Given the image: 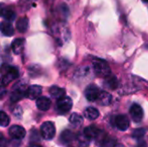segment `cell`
Instances as JSON below:
<instances>
[{
  "mask_svg": "<svg viewBox=\"0 0 148 147\" xmlns=\"http://www.w3.org/2000/svg\"><path fill=\"white\" fill-rule=\"evenodd\" d=\"M93 67L95 73L101 77H108L111 74L110 68L104 60L95 59L93 61Z\"/></svg>",
  "mask_w": 148,
  "mask_h": 147,
  "instance_id": "6da1fadb",
  "label": "cell"
},
{
  "mask_svg": "<svg viewBox=\"0 0 148 147\" xmlns=\"http://www.w3.org/2000/svg\"><path fill=\"white\" fill-rule=\"evenodd\" d=\"M56 127L53 122L46 121L41 126V135L46 140H50L55 137Z\"/></svg>",
  "mask_w": 148,
  "mask_h": 147,
  "instance_id": "7a4b0ae2",
  "label": "cell"
},
{
  "mask_svg": "<svg viewBox=\"0 0 148 147\" xmlns=\"http://www.w3.org/2000/svg\"><path fill=\"white\" fill-rule=\"evenodd\" d=\"M27 89L28 88L25 86V84L17 83L13 88V91L11 92V94H10V101L12 102H16L20 101L21 99H23V97L26 95Z\"/></svg>",
  "mask_w": 148,
  "mask_h": 147,
  "instance_id": "3957f363",
  "label": "cell"
},
{
  "mask_svg": "<svg viewBox=\"0 0 148 147\" xmlns=\"http://www.w3.org/2000/svg\"><path fill=\"white\" fill-rule=\"evenodd\" d=\"M72 105H73V101L71 98L68 96H64L63 98L57 101L56 108L60 113H67L71 110Z\"/></svg>",
  "mask_w": 148,
  "mask_h": 147,
  "instance_id": "277c9868",
  "label": "cell"
},
{
  "mask_svg": "<svg viewBox=\"0 0 148 147\" xmlns=\"http://www.w3.org/2000/svg\"><path fill=\"white\" fill-rule=\"evenodd\" d=\"M18 75H19V73H18L17 68H16L14 67H9L6 69L5 74L3 75V77H2V84L3 86L8 85L14 79H16V77H18Z\"/></svg>",
  "mask_w": 148,
  "mask_h": 147,
  "instance_id": "5b68a950",
  "label": "cell"
},
{
  "mask_svg": "<svg viewBox=\"0 0 148 147\" xmlns=\"http://www.w3.org/2000/svg\"><path fill=\"white\" fill-rule=\"evenodd\" d=\"M9 134L12 139H16V140H20V139H23L25 137L26 131L21 126L15 125V126H12L9 129Z\"/></svg>",
  "mask_w": 148,
  "mask_h": 147,
  "instance_id": "8992f818",
  "label": "cell"
},
{
  "mask_svg": "<svg viewBox=\"0 0 148 147\" xmlns=\"http://www.w3.org/2000/svg\"><path fill=\"white\" fill-rule=\"evenodd\" d=\"M130 114L134 122H140L144 116V112L142 107L138 104H134L130 108Z\"/></svg>",
  "mask_w": 148,
  "mask_h": 147,
  "instance_id": "52a82bcc",
  "label": "cell"
},
{
  "mask_svg": "<svg viewBox=\"0 0 148 147\" xmlns=\"http://www.w3.org/2000/svg\"><path fill=\"white\" fill-rule=\"evenodd\" d=\"M100 93H101V91L96 86L90 85L85 90V97L89 101H97Z\"/></svg>",
  "mask_w": 148,
  "mask_h": 147,
  "instance_id": "ba28073f",
  "label": "cell"
},
{
  "mask_svg": "<svg viewBox=\"0 0 148 147\" xmlns=\"http://www.w3.org/2000/svg\"><path fill=\"white\" fill-rule=\"evenodd\" d=\"M42 92V88L41 86L38 85H33L30 86L28 89H27V93H26V96L29 99V100H37L38 98L41 97Z\"/></svg>",
  "mask_w": 148,
  "mask_h": 147,
  "instance_id": "9c48e42d",
  "label": "cell"
},
{
  "mask_svg": "<svg viewBox=\"0 0 148 147\" xmlns=\"http://www.w3.org/2000/svg\"><path fill=\"white\" fill-rule=\"evenodd\" d=\"M83 133L85 134V136L88 139H89L91 140V139H100L101 135L102 134V132L100 129H98L97 127H95L94 126H90L84 129Z\"/></svg>",
  "mask_w": 148,
  "mask_h": 147,
  "instance_id": "30bf717a",
  "label": "cell"
},
{
  "mask_svg": "<svg viewBox=\"0 0 148 147\" xmlns=\"http://www.w3.org/2000/svg\"><path fill=\"white\" fill-rule=\"evenodd\" d=\"M129 120L126 115H118L115 119V125L121 131H127L129 127Z\"/></svg>",
  "mask_w": 148,
  "mask_h": 147,
  "instance_id": "8fae6325",
  "label": "cell"
},
{
  "mask_svg": "<svg viewBox=\"0 0 148 147\" xmlns=\"http://www.w3.org/2000/svg\"><path fill=\"white\" fill-rule=\"evenodd\" d=\"M25 40L23 38H16L12 42L11 49L16 55H19L23 52L24 48Z\"/></svg>",
  "mask_w": 148,
  "mask_h": 147,
  "instance_id": "7c38bea8",
  "label": "cell"
},
{
  "mask_svg": "<svg viewBox=\"0 0 148 147\" xmlns=\"http://www.w3.org/2000/svg\"><path fill=\"white\" fill-rule=\"evenodd\" d=\"M51 101L49 98L45 96H41L36 100V107L41 111H47L49 109Z\"/></svg>",
  "mask_w": 148,
  "mask_h": 147,
  "instance_id": "4fadbf2b",
  "label": "cell"
},
{
  "mask_svg": "<svg viewBox=\"0 0 148 147\" xmlns=\"http://www.w3.org/2000/svg\"><path fill=\"white\" fill-rule=\"evenodd\" d=\"M98 103L101 106H108L112 101V95L106 91H101L100 95L97 100Z\"/></svg>",
  "mask_w": 148,
  "mask_h": 147,
  "instance_id": "5bb4252c",
  "label": "cell"
},
{
  "mask_svg": "<svg viewBox=\"0 0 148 147\" xmlns=\"http://www.w3.org/2000/svg\"><path fill=\"white\" fill-rule=\"evenodd\" d=\"M16 27L19 32L25 33L29 29V19L27 17L19 18L16 23Z\"/></svg>",
  "mask_w": 148,
  "mask_h": 147,
  "instance_id": "9a60e30c",
  "label": "cell"
},
{
  "mask_svg": "<svg viewBox=\"0 0 148 147\" xmlns=\"http://www.w3.org/2000/svg\"><path fill=\"white\" fill-rule=\"evenodd\" d=\"M1 31L2 34L6 36H11L14 34V28L10 22H2L1 23Z\"/></svg>",
  "mask_w": 148,
  "mask_h": 147,
  "instance_id": "2e32d148",
  "label": "cell"
},
{
  "mask_svg": "<svg viewBox=\"0 0 148 147\" xmlns=\"http://www.w3.org/2000/svg\"><path fill=\"white\" fill-rule=\"evenodd\" d=\"M49 94H50V95L53 98L57 99V100H60V99H62V98L64 97V95H65V90L63 88H60L58 87L54 86V87H51L49 88Z\"/></svg>",
  "mask_w": 148,
  "mask_h": 147,
  "instance_id": "e0dca14e",
  "label": "cell"
},
{
  "mask_svg": "<svg viewBox=\"0 0 148 147\" xmlns=\"http://www.w3.org/2000/svg\"><path fill=\"white\" fill-rule=\"evenodd\" d=\"M84 116L89 120H94L99 117V111L95 107H88L84 111Z\"/></svg>",
  "mask_w": 148,
  "mask_h": 147,
  "instance_id": "ac0fdd59",
  "label": "cell"
},
{
  "mask_svg": "<svg viewBox=\"0 0 148 147\" xmlns=\"http://www.w3.org/2000/svg\"><path fill=\"white\" fill-rule=\"evenodd\" d=\"M104 85L108 89H115L118 87V81L114 76L110 75L108 77H106V80L104 81Z\"/></svg>",
  "mask_w": 148,
  "mask_h": 147,
  "instance_id": "d6986e66",
  "label": "cell"
},
{
  "mask_svg": "<svg viewBox=\"0 0 148 147\" xmlns=\"http://www.w3.org/2000/svg\"><path fill=\"white\" fill-rule=\"evenodd\" d=\"M1 16L4 18L7 22H12L16 18V13L14 10L10 9H3L1 12Z\"/></svg>",
  "mask_w": 148,
  "mask_h": 147,
  "instance_id": "ffe728a7",
  "label": "cell"
},
{
  "mask_svg": "<svg viewBox=\"0 0 148 147\" xmlns=\"http://www.w3.org/2000/svg\"><path fill=\"white\" fill-rule=\"evenodd\" d=\"M75 139V135L74 133L69 131V130H65L64 132H62V133L61 134V140L65 143V144H68L69 142H71L73 139Z\"/></svg>",
  "mask_w": 148,
  "mask_h": 147,
  "instance_id": "44dd1931",
  "label": "cell"
},
{
  "mask_svg": "<svg viewBox=\"0 0 148 147\" xmlns=\"http://www.w3.org/2000/svg\"><path fill=\"white\" fill-rule=\"evenodd\" d=\"M116 141L110 137H103L100 142V147H115Z\"/></svg>",
  "mask_w": 148,
  "mask_h": 147,
  "instance_id": "7402d4cb",
  "label": "cell"
},
{
  "mask_svg": "<svg viewBox=\"0 0 148 147\" xmlns=\"http://www.w3.org/2000/svg\"><path fill=\"white\" fill-rule=\"evenodd\" d=\"M69 122L74 126H80L83 122V118L78 113H72L69 117Z\"/></svg>",
  "mask_w": 148,
  "mask_h": 147,
  "instance_id": "603a6c76",
  "label": "cell"
},
{
  "mask_svg": "<svg viewBox=\"0 0 148 147\" xmlns=\"http://www.w3.org/2000/svg\"><path fill=\"white\" fill-rule=\"evenodd\" d=\"M77 141L79 147H88L90 143V139H88L84 133H80L77 136Z\"/></svg>",
  "mask_w": 148,
  "mask_h": 147,
  "instance_id": "cb8c5ba5",
  "label": "cell"
},
{
  "mask_svg": "<svg viewBox=\"0 0 148 147\" xmlns=\"http://www.w3.org/2000/svg\"><path fill=\"white\" fill-rule=\"evenodd\" d=\"M146 134V130L144 128H138L134 131L133 133V138L138 140H140Z\"/></svg>",
  "mask_w": 148,
  "mask_h": 147,
  "instance_id": "d4e9b609",
  "label": "cell"
},
{
  "mask_svg": "<svg viewBox=\"0 0 148 147\" xmlns=\"http://www.w3.org/2000/svg\"><path fill=\"white\" fill-rule=\"evenodd\" d=\"M10 123V119L8 117V115L4 113V112H1L0 113V124L3 127H5L9 125Z\"/></svg>",
  "mask_w": 148,
  "mask_h": 147,
  "instance_id": "484cf974",
  "label": "cell"
},
{
  "mask_svg": "<svg viewBox=\"0 0 148 147\" xmlns=\"http://www.w3.org/2000/svg\"><path fill=\"white\" fill-rule=\"evenodd\" d=\"M39 140V136H38V133L36 132V130H33L31 132V135H30V141L31 142H34V141H38Z\"/></svg>",
  "mask_w": 148,
  "mask_h": 147,
  "instance_id": "4316f807",
  "label": "cell"
},
{
  "mask_svg": "<svg viewBox=\"0 0 148 147\" xmlns=\"http://www.w3.org/2000/svg\"><path fill=\"white\" fill-rule=\"evenodd\" d=\"M6 141H5V139L3 138V136L1 134V143H0V146L1 147H6Z\"/></svg>",
  "mask_w": 148,
  "mask_h": 147,
  "instance_id": "83f0119b",
  "label": "cell"
},
{
  "mask_svg": "<svg viewBox=\"0 0 148 147\" xmlns=\"http://www.w3.org/2000/svg\"><path fill=\"white\" fill-rule=\"evenodd\" d=\"M137 147H147V143H146L144 140H140V141L138 143Z\"/></svg>",
  "mask_w": 148,
  "mask_h": 147,
  "instance_id": "f1b7e54d",
  "label": "cell"
},
{
  "mask_svg": "<svg viewBox=\"0 0 148 147\" xmlns=\"http://www.w3.org/2000/svg\"><path fill=\"white\" fill-rule=\"evenodd\" d=\"M29 147H42V146H40L39 145H31V146H29Z\"/></svg>",
  "mask_w": 148,
  "mask_h": 147,
  "instance_id": "f546056e",
  "label": "cell"
},
{
  "mask_svg": "<svg viewBox=\"0 0 148 147\" xmlns=\"http://www.w3.org/2000/svg\"><path fill=\"white\" fill-rule=\"evenodd\" d=\"M23 1H24V2H32L34 0H23Z\"/></svg>",
  "mask_w": 148,
  "mask_h": 147,
  "instance_id": "4dcf8cb0",
  "label": "cell"
},
{
  "mask_svg": "<svg viewBox=\"0 0 148 147\" xmlns=\"http://www.w3.org/2000/svg\"><path fill=\"white\" fill-rule=\"evenodd\" d=\"M115 147H124L122 145H117V146H115Z\"/></svg>",
  "mask_w": 148,
  "mask_h": 147,
  "instance_id": "1f68e13d",
  "label": "cell"
},
{
  "mask_svg": "<svg viewBox=\"0 0 148 147\" xmlns=\"http://www.w3.org/2000/svg\"><path fill=\"white\" fill-rule=\"evenodd\" d=\"M142 1H143L144 3H148V0H142Z\"/></svg>",
  "mask_w": 148,
  "mask_h": 147,
  "instance_id": "d6a6232c",
  "label": "cell"
}]
</instances>
